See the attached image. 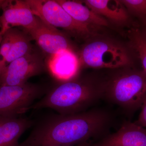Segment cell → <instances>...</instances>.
<instances>
[{
    "instance_id": "obj_19",
    "label": "cell",
    "mask_w": 146,
    "mask_h": 146,
    "mask_svg": "<svg viewBox=\"0 0 146 146\" xmlns=\"http://www.w3.org/2000/svg\"><path fill=\"white\" fill-rule=\"evenodd\" d=\"M141 111L136 123L137 124L146 128V99L141 106Z\"/></svg>"
},
{
    "instance_id": "obj_10",
    "label": "cell",
    "mask_w": 146,
    "mask_h": 146,
    "mask_svg": "<svg viewBox=\"0 0 146 146\" xmlns=\"http://www.w3.org/2000/svg\"><path fill=\"white\" fill-rule=\"evenodd\" d=\"M89 146H146V128L135 123L126 122L117 132Z\"/></svg>"
},
{
    "instance_id": "obj_12",
    "label": "cell",
    "mask_w": 146,
    "mask_h": 146,
    "mask_svg": "<svg viewBox=\"0 0 146 146\" xmlns=\"http://www.w3.org/2000/svg\"><path fill=\"white\" fill-rule=\"evenodd\" d=\"M78 60L74 51H62L50 56L48 66L54 77L66 81L73 78L76 74Z\"/></svg>"
},
{
    "instance_id": "obj_14",
    "label": "cell",
    "mask_w": 146,
    "mask_h": 146,
    "mask_svg": "<svg viewBox=\"0 0 146 146\" xmlns=\"http://www.w3.org/2000/svg\"><path fill=\"white\" fill-rule=\"evenodd\" d=\"M83 3L98 15L115 23H125L129 20L128 13L120 1L86 0Z\"/></svg>"
},
{
    "instance_id": "obj_6",
    "label": "cell",
    "mask_w": 146,
    "mask_h": 146,
    "mask_svg": "<svg viewBox=\"0 0 146 146\" xmlns=\"http://www.w3.org/2000/svg\"><path fill=\"white\" fill-rule=\"evenodd\" d=\"M43 93L41 86L28 82L18 86H0V116L20 117L31 109Z\"/></svg>"
},
{
    "instance_id": "obj_9",
    "label": "cell",
    "mask_w": 146,
    "mask_h": 146,
    "mask_svg": "<svg viewBox=\"0 0 146 146\" xmlns=\"http://www.w3.org/2000/svg\"><path fill=\"white\" fill-rule=\"evenodd\" d=\"M0 16L1 31L5 33L9 29L16 27L26 29L32 26L36 21L34 15L26 1H5Z\"/></svg>"
},
{
    "instance_id": "obj_21",
    "label": "cell",
    "mask_w": 146,
    "mask_h": 146,
    "mask_svg": "<svg viewBox=\"0 0 146 146\" xmlns=\"http://www.w3.org/2000/svg\"><path fill=\"white\" fill-rule=\"evenodd\" d=\"M5 33L1 31L0 30V45H1V42L2 39L3 35Z\"/></svg>"
},
{
    "instance_id": "obj_2",
    "label": "cell",
    "mask_w": 146,
    "mask_h": 146,
    "mask_svg": "<svg viewBox=\"0 0 146 146\" xmlns=\"http://www.w3.org/2000/svg\"><path fill=\"white\" fill-rule=\"evenodd\" d=\"M106 82L93 77L73 78L55 87L31 109L51 108L60 115L86 111L104 98Z\"/></svg>"
},
{
    "instance_id": "obj_5",
    "label": "cell",
    "mask_w": 146,
    "mask_h": 146,
    "mask_svg": "<svg viewBox=\"0 0 146 146\" xmlns=\"http://www.w3.org/2000/svg\"><path fill=\"white\" fill-rule=\"evenodd\" d=\"M36 17L46 23L65 30L75 37L86 39L94 35L91 28L74 20L56 0H26Z\"/></svg>"
},
{
    "instance_id": "obj_22",
    "label": "cell",
    "mask_w": 146,
    "mask_h": 146,
    "mask_svg": "<svg viewBox=\"0 0 146 146\" xmlns=\"http://www.w3.org/2000/svg\"><path fill=\"white\" fill-rule=\"evenodd\" d=\"M89 145H90V144L88 143H84L80 144V145H77L73 146H89Z\"/></svg>"
},
{
    "instance_id": "obj_8",
    "label": "cell",
    "mask_w": 146,
    "mask_h": 146,
    "mask_svg": "<svg viewBox=\"0 0 146 146\" xmlns=\"http://www.w3.org/2000/svg\"><path fill=\"white\" fill-rule=\"evenodd\" d=\"M23 30L50 56L62 51H74L70 42L64 33L38 17L32 26Z\"/></svg>"
},
{
    "instance_id": "obj_17",
    "label": "cell",
    "mask_w": 146,
    "mask_h": 146,
    "mask_svg": "<svg viewBox=\"0 0 146 146\" xmlns=\"http://www.w3.org/2000/svg\"><path fill=\"white\" fill-rule=\"evenodd\" d=\"M19 29L16 28L9 29L5 33L0 45V71L4 60L10 51Z\"/></svg>"
},
{
    "instance_id": "obj_11",
    "label": "cell",
    "mask_w": 146,
    "mask_h": 146,
    "mask_svg": "<svg viewBox=\"0 0 146 146\" xmlns=\"http://www.w3.org/2000/svg\"><path fill=\"white\" fill-rule=\"evenodd\" d=\"M32 124L26 118L0 116V146H20V137Z\"/></svg>"
},
{
    "instance_id": "obj_20",
    "label": "cell",
    "mask_w": 146,
    "mask_h": 146,
    "mask_svg": "<svg viewBox=\"0 0 146 146\" xmlns=\"http://www.w3.org/2000/svg\"><path fill=\"white\" fill-rule=\"evenodd\" d=\"M143 28L142 30H141V33L142 35L143 36L144 38L146 40V21L143 23Z\"/></svg>"
},
{
    "instance_id": "obj_15",
    "label": "cell",
    "mask_w": 146,
    "mask_h": 146,
    "mask_svg": "<svg viewBox=\"0 0 146 146\" xmlns=\"http://www.w3.org/2000/svg\"><path fill=\"white\" fill-rule=\"evenodd\" d=\"M32 40L26 32L19 30L10 51L3 62L1 71L13 60L32 52Z\"/></svg>"
},
{
    "instance_id": "obj_23",
    "label": "cell",
    "mask_w": 146,
    "mask_h": 146,
    "mask_svg": "<svg viewBox=\"0 0 146 146\" xmlns=\"http://www.w3.org/2000/svg\"><path fill=\"white\" fill-rule=\"evenodd\" d=\"M4 2L5 1H4V0H0V9H1Z\"/></svg>"
},
{
    "instance_id": "obj_7",
    "label": "cell",
    "mask_w": 146,
    "mask_h": 146,
    "mask_svg": "<svg viewBox=\"0 0 146 146\" xmlns=\"http://www.w3.org/2000/svg\"><path fill=\"white\" fill-rule=\"evenodd\" d=\"M43 58L33 51L12 61L0 72V86H18L26 83L28 80L42 72Z\"/></svg>"
},
{
    "instance_id": "obj_18",
    "label": "cell",
    "mask_w": 146,
    "mask_h": 146,
    "mask_svg": "<svg viewBox=\"0 0 146 146\" xmlns=\"http://www.w3.org/2000/svg\"><path fill=\"white\" fill-rule=\"evenodd\" d=\"M120 2L127 10L141 19L146 21V0H122Z\"/></svg>"
},
{
    "instance_id": "obj_4",
    "label": "cell",
    "mask_w": 146,
    "mask_h": 146,
    "mask_svg": "<svg viewBox=\"0 0 146 146\" xmlns=\"http://www.w3.org/2000/svg\"><path fill=\"white\" fill-rule=\"evenodd\" d=\"M79 60L84 66L94 68H116L131 62L129 54L121 45L101 39H93L84 44Z\"/></svg>"
},
{
    "instance_id": "obj_1",
    "label": "cell",
    "mask_w": 146,
    "mask_h": 146,
    "mask_svg": "<svg viewBox=\"0 0 146 146\" xmlns=\"http://www.w3.org/2000/svg\"><path fill=\"white\" fill-rule=\"evenodd\" d=\"M111 120L110 113L103 109L54 115L37 125L20 146H73L86 143L104 133Z\"/></svg>"
},
{
    "instance_id": "obj_13",
    "label": "cell",
    "mask_w": 146,
    "mask_h": 146,
    "mask_svg": "<svg viewBox=\"0 0 146 146\" xmlns=\"http://www.w3.org/2000/svg\"><path fill=\"white\" fill-rule=\"evenodd\" d=\"M74 20L79 23L92 28L108 26L107 20L92 11L80 2L67 0H56Z\"/></svg>"
},
{
    "instance_id": "obj_3",
    "label": "cell",
    "mask_w": 146,
    "mask_h": 146,
    "mask_svg": "<svg viewBox=\"0 0 146 146\" xmlns=\"http://www.w3.org/2000/svg\"><path fill=\"white\" fill-rule=\"evenodd\" d=\"M104 98L126 112L135 111L146 99V74L131 70L116 74L106 80Z\"/></svg>"
},
{
    "instance_id": "obj_16",
    "label": "cell",
    "mask_w": 146,
    "mask_h": 146,
    "mask_svg": "<svg viewBox=\"0 0 146 146\" xmlns=\"http://www.w3.org/2000/svg\"><path fill=\"white\" fill-rule=\"evenodd\" d=\"M131 47L140 59L144 72L146 74V40L140 29L133 28L129 32Z\"/></svg>"
}]
</instances>
